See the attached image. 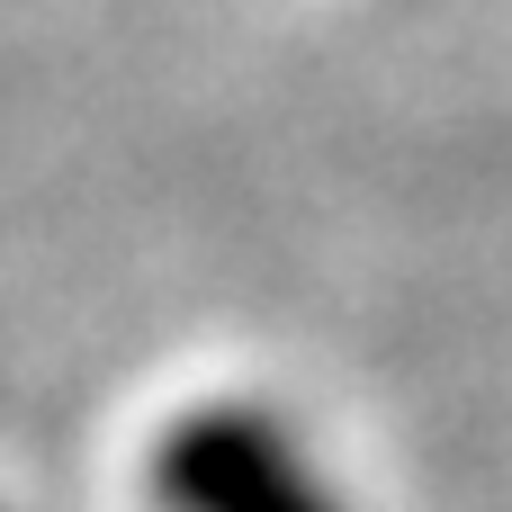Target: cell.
<instances>
[{"label": "cell", "mask_w": 512, "mask_h": 512, "mask_svg": "<svg viewBox=\"0 0 512 512\" xmlns=\"http://www.w3.org/2000/svg\"><path fill=\"white\" fill-rule=\"evenodd\" d=\"M162 504L171 512H333L306 477V459L261 414H198L162 450Z\"/></svg>", "instance_id": "cell-1"}]
</instances>
